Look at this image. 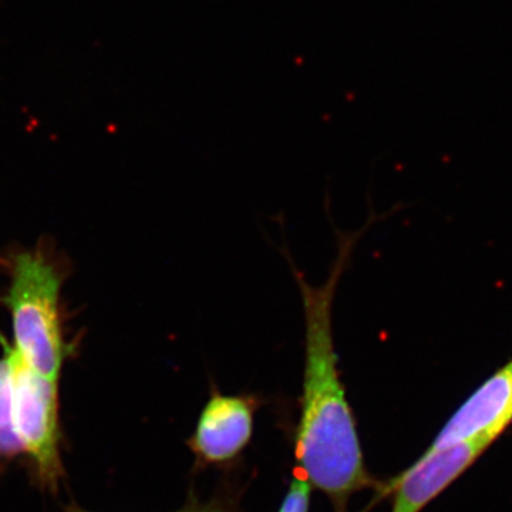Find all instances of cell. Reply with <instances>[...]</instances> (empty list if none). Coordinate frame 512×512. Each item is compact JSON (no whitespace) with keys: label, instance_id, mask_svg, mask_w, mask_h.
I'll return each instance as SVG.
<instances>
[{"label":"cell","instance_id":"1","mask_svg":"<svg viewBox=\"0 0 512 512\" xmlns=\"http://www.w3.org/2000/svg\"><path fill=\"white\" fill-rule=\"evenodd\" d=\"M365 229L339 232L338 254L322 285L311 284L288 258L305 316V362L301 412L295 431L296 473L329 498L335 512H348L352 495L383 483L369 473L350 406L333 332V303L340 279Z\"/></svg>","mask_w":512,"mask_h":512},{"label":"cell","instance_id":"2","mask_svg":"<svg viewBox=\"0 0 512 512\" xmlns=\"http://www.w3.org/2000/svg\"><path fill=\"white\" fill-rule=\"evenodd\" d=\"M62 275L39 252H22L12 265V282L3 298L12 316L16 355L37 375L59 383L70 348L60 320Z\"/></svg>","mask_w":512,"mask_h":512},{"label":"cell","instance_id":"3","mask_svg":"<svg viewBox=\"0 0 512 512\" xmlns=\"http://www.w3.org/2000/svg\"><path fill=\"white\" fill-rule=\"evenodd\" d=\"M12 367V427L22 453L32 461L40 483L55 490L62 477L59 383L45 379L20 360L2 339Z\"/></svg>","mask_w":512,"mask_h":512},{"label":"cell","instance_id":"4","mask_svg":"<svg viewBox=\"0 0 512 512\" xmlns=\"http://www.w3.org/2000/svg\"><path fill=\"white\" fill-rule=\"evenodd\" d=\"M258 397L224 394L212 387L194 433L187 440L195 467H228L238 461L254 436Z\"/></svg>","mask_w":512,"mask_h":512},{"label":"cell","instance_id":"5","mask_svg":"<svg viewBox=\"0 0 512 512\" xmlns=\"http://www.w3.org/2000/svg\"><path fill=\"white\" fill-rule=\"evenodd\" d=\"M493 443L487 437H476L451 446L427 448L412 466L383 483L379 493L392 497L390 512H421L463 476Z\"/></svg>","mask_w":512,"mask_h":512},{"label":"cell","instance_id":"6","mask_svg":"<svg viewBox=\"0 0 512 512\" xmlns=\"http://www.w3.org/2000/svg\"><path fill=\"white\" fill-rule=\"evenodd\" d=\"M512 424V359L488 377L447 420L429 448L487 437L497 440Z\"/></svg>","mask_w":512,"mask_h":512},{"label":"cell","instance_id":"7","mask_svg":"<svg viewBox=\"0 0 512 512\" xmlns=\"http://www.w3.org/2000/svg\"><path fill=\"white\" fill-rule=\"evenodd\" d=\"M22 453L12 427V367L9 356L0 359V458Z\"/></svg>","mask_w":512,"mask_h":512},{"label":"cell","instance_id":"8","mask_svg":"<svg viewBox=\"0 0 512 512\" xmlns=\"http://www.w3.org/2000/svg\"><path fill=\"white\" fill-rule=\"evenodd\" d=\"M66 512H90L83 510L82 507L72 505ZM174 512H237L234 501L229 500L227 495H215L210 500L202 501L194 491L188 495L187 501L180 510Z\"/></svg>","mask_w":512,"mask_h":512},{"label":"cell","instance_id":"9","mask_svg":"<svg viewBox=\"0 0 512 512\" xmlns=\"http://www.w3.org/2000/svg\"><path fill=\"white\" fill-rule=\"evenodd\" d=\"M312 490L311 484L301 474L296 473L278 512H309Z\"/></svg>","mask_w":512,"mask_h":512}]
</instances>
